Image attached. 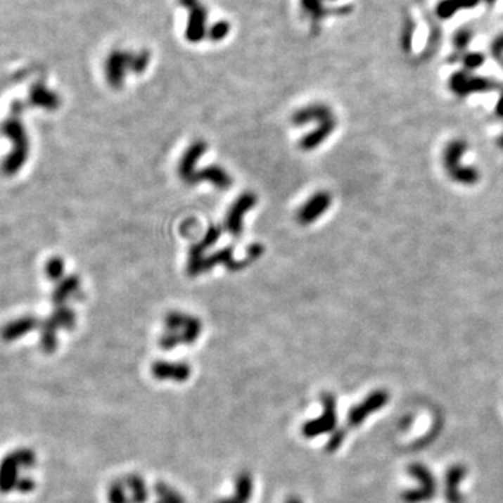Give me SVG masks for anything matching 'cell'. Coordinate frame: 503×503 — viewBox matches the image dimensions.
<instances>
[{
  "label": "cell",
  "instance_id": "ba28073f",
  "mask_svg": "<svg viewBox=\"0 0 503 503\" xmlns=\"http://www.w3.org/2000/svg\"><path fill=\"white\" fill-rule=\"evenodd\" d=\"M255 203H256V198L250 193H246L232 205V208L227 217V228L234 236H239V234L242 231V215L249 208H252L255 205Z\"/></svg>",
  "mask_w": 503,
  "mask_h": 503
},
{
  "label": "cell",
  "instance_id": "52a82bcc",
  "mask_svg": "<svg viewBox=\"0 0 503 503\" xmlns=\"http://www.w3.org/2000/svg\"><path fill=\"white\" fill-rule=\"evenodd\" d=\"M331 198L329 193H317L313 198H310L309 201L302 207L298 212V219L303 225L310 224L312 221L317 219L330 205Z\"/></svg>",
  "mask_w": 503,
  "mask_h": 503
},
{
  "label": "cell",
  "instance_id": "ac0fdd59",
  "mask_svg": "<svg viewBox=\"0 0 503 503\" xmlns=\"http://www.w3.org/2000/svg\"><path fill=\"white\" fill-rule=\"evenodd\" d=\"M127 488L122 483H116L109 490V502L130 503V497L127 495Z\"/></svg>",
  "mask_w": 503,
  "mask_h": 503
},
{
  "label": "cell",
  "instance_id": "44dd1931",
  "mask_svg": "<svg viewBox=\"0 0 503 503\" xmlns=\"http://www.w3.org/2000/svg\"><path fill=\"white\" fill-rule=\"evenodd\" d=\"M286 503H303L302 502L301 499L298 498V497H291V498H288L287 501H286Z\"/></svg>",
  "mask_w": 503,
  "mask_h": 503
},
{
  "label": "cell",
  "instance_id": "9c48e42d",
  "mask_svg": "<svg viewBox=\"0 0 503 503\" xmlns=\"http://www.w3.org/2000/svg\"><path fill=\"white\" fill-rule=\"evenodd\" d=\"M252 492H253L252 476L249 473L243 471V473H239L235 480L234 495L227 499H221L217 503H248L252 498Z\"/></svg>",
  "mask_w": 503,
  "mask_h": 503
},
{
  "label": "cell",
  "instance_id": "8fae6325",
  "mask_svg": "<svg viewBox=\"0 0 503 503\" xmlns=\"http://www.w3.org/2000/svg\"><path fill=\"white\" fill-rule=\"evenodd\" d=\"M204 151H205V143L196 141L195 144H192V147L184 155V158L179 164V174L185 182H188V184L191 182V179L193 177V167Z\"/></svg>",
  "mask_w": 503,
  "mask_h": 503
},
{
  "label": "cell",
  "instance_id": "8992f818",
  "mask_svg": "<svg viewBox=\"0 0 503 503\" xmlns=\"http://www.w3.org/2000/svg\"><path fill=\"white\" fill-rule=\"evenodd\" d=\"M467 474V469L461 464L452 466L445 474V498L447 503H463L460 492L461 481Z\"/></svg>",
  "mask_w": 503,
  "mask_h": 503
},
{
  "label": "cell",
  "instance_id": "ffe728a7",
  "mask_svg": "<svg viewBox=\"0 0 503 503\" xmlns=\"http://www.w3.org/2000/svg\"><path fill=\"white\" fill-rule=\"evenodd\" d=\"M494 52H495L497 58L502 62L503 65V37H501V38L495 42V45H494Z\"/></svg>",
  "mask_w": 503,
  "mask_h": 503
},
{
  "label": "cell",
  "instance_id": "e0dca14e",
  "mask_svg": "<svg viewBox=\"0 0 503 503\" xmlns=\"http://www.w3.org/2000/svg\"><path fill=\"white\" fill-rule=\"evenodd\" d=\"M155 495L158 497L155 503H185L184 497L165 483H158L155 485Z\"/></svg>",
  "mask_w": 503,
  "mask_h": 503
},
{
  "label": "cell",
  "instance_id": "6da1fadb",
  "mask_svg": "<svg viewBox=\"0 0 503 503\" xmlns=\"http://www.w3.org/2000/svg\"><path fill=\"white\" fill-rule=\"evenodd\" d=\"M167 331L160 340V345L164 350H174L181 344H192L199 338L201 323L193 316L172 312L165 319Z\"/></svg>",
  "mask_w": 503,
  "mask_h": 503
},
{
  "label": "cell",
  "instance_id": "7a4b0ae2",
  "mask_svg": "<svg viewBox=\"0 0 503 503\" xmlns=\"http://www.w3.org/2000/svg\"><path fill=\"white\" fill-rule=\"evenodd\" d=\"M321 415L303 424L302 433L306 439L317 438L323 433H330L337 428V400L331 393L321 396Z\"/></svg>",
  "mask_w": 503,
  "mask_h": 503
},
{
  "label": "cell",
  "instance_id": "d6986e66",
  "mask_svg": "<svg viewBox=\"0 0 503 503\" xmlns=\"http://www.w3.org/2000/svg\"><path fill=\"white\" fill-rule=\"evenodd\" d=\"M345 439V431L344 429H336V432L333 433V436H330L329 442H327V452H334L337 450L341 443Z\"/></svg>",
  "mask_w": 503,
  "mask_h": 503
},
{
  "label": "cell",
  "instance_id": "9a60e30c",
  "mask_svg": "<svg viewBox=\"0 0 503 503\" xmlns=\"http://www.w3.org/2000/svg\"><path fill=\"white\" fill-rule=\"evenodd\" d=\"M15 474H17V459L7 457L0 469V488L3 491H7L14 484Z\"/></svg>",
  "mask_w": 503,
  "mask_h": 503
},
{
  "label": "cell",
  "instance_id": "7c38bea8",
  "mask_svg": "<svg viewBox=\"0 0 503 503\" xmlns=\"http://www.w3.org/2000/svg\"><path fill=\"white\" fill-rule=\"evenodd\" d=\"M331 110L327 108V106H323V105H312V106H307L302 110H298L293 120L295 125H305L310 120H319V122H324V120H329L331 119Z\"/></svg>",
  "mask_w": 503,
  "mask_h": 503
},
{
  "label": "cell",
  "instance_id": "30bf717a",
  "mask_svg": "<svg viewBox=\"0 0 503 503\" xmlns=\"http://www.w3.org/2000/svg\"><path fill=\"white\" fill-rule=\"evenodd\" d=\"M200 181H208L214 184L218 189H227L232 184L229 175L219 167H208L200 172H195L189 184H196Z\"/></svg>",
  "mask_w": 503,
  "mask_h": 503
},
{
  "label": "cell",
  "instance_id": "2e32d148",
  "mask_svg": "<svg viewBox=\"0 0 503 503\" xmlns=\"http://www.w3.org/2000/svg\"><path fill=\"white\" fill-rule=\"evenodd\" d=\"M480 0H443L438 6V14L443 18L452 17L457 10L474 7Z\"/></svg>",
  "mask_w": 503,
  "mask_h": 503
},
{
  "label": "cell",
  "instance_id": "5bb4252c",
  "mask_svg": "<svg viewBox=\"0 0 503 503\" xmlns=\"http://www.w3.org/2000/svg\"><path fill=\"white\" fill-rule=\"evenodd\" d=\"M126 488L130 492V503H144L148 499L146 483L140 477H129L126 481Z\"/></svg>",
  "mask_w": 503,
  "mask_h": 503
},
{
  "label": "cell",
  "instance_id": "3957f363",
  "mask_svg": "<svg viewBox=\"0 0 503 503\" xmlns=\"http://www.w3.org/2000/svg\"><path fill=\"white\" fill-rule=\"evenodd\" d=\"M411 477L418 481L416 490H408L402 495V499L405 503H421L431 501L438 490V483L431 473V470L424 464H411L408 469Z\"/></svg>",
  "mask_w": 503,
  "mask_h": 503
},
{
  "label": "cell",
  "instance_id": "5b68a950",
  "mask_svg": "<svg viewBox=\"0 0 503 503\" xmlns=\"http://www.w3.org/2000/svg\"><path fill=\"white\" fill-rule=\"evenodd\" d=\"M151 374L157 381H161V382L171 381V382H177V383H184L191 378L192 369L185 362L158 361V362L153 364Z\"/></svg>",
  "mask_w": 503,
  "mask_h": 503
},
{
  "label": "cell",
  "instance_id": "277c9868",
  "mask_svg": "<svg viewBox=\"0 0 503 503\" xmlns=\"http://www.w3.org/2000/svg\"><path fill=\"white\" fill-rule=\"evenodd\" d=\"M389 402V393L386 390H375L372 392L364 402L354 405L348 414V426L357 428L359 426L368 416L382 409Z\"/></svg>",
  "mask_w": 503,
  "mask_h": 503
},
{
  "label": "cell",
  "instance_id": "4fadbf2b",
  "mask_svg": "<svg viewBox=\"0 0 503 503\" xmlns=\"http://www.w3.org/2000/svg\"><path fill=\"white\" fill-rule=\"evenodd\" d=\"M336 127V123H334V119H329V120H324L320 123V126L313 132L310 133L309 136H306L303 140L301 141V148L303 150H312V148H316L321 141H324L329 134L334 130Z\"/></svg>",
  "mask_w": 503,
  "mask_h": 503
},
{
  "label": "cell",
  "instance_id": "7402d4cb",
  "mask_svg": "<svg viewBox=\"0 0 503 503\" xmlns=\"http://www.w3.org/2000/svg\"><path fill=\"white\" fill-rule=\"evenodd\" d=\"M487 1H488V3H494L495 0H487Z\"/></svg>",
  "mask_w": 503,
  "mask_h": 503
}]
</instances>
